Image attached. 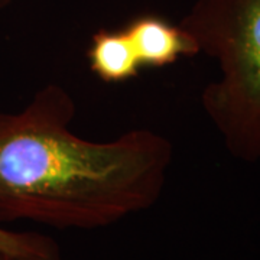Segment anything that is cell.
<instances>
[{"label":"cell","instance_id":"6da1fadb","mask_svg":"<svg viewBox=\"0 0 260 260\" xmlns=\"http://www.w3.org/2000/svg\"><path fill=\"white\" fill-rule=\"evenodd\" d=\"M74 116L73 95L58 84L39 88L19 112H0V225L97 230L158 203L171 142L149 129L84 139L70 129Z\"/></svg>","mask_w":260,"mask_h":260},{"label":"cell","instance_id":"7a4b0ae2","mask_svg":"<svg viewBox=\"0 0 260 260\" xmlns=\"http://www.w3.org/2000/svg\"><path fill=\"white\" fill-rule=\"evenodd\" d=\"M218 77L201 106L230 155L260 162V0H197L179 23Z\"/></svg>","mask_w":260,"mask_h":260},{"label":"cell","instance_id":"3957f363","mask_svg":"<svg viewBox=\"0 0 260 260\" xmlns=\"http://www.w3.org/2000/svg\"><path fill=\"white\" fill-rule=\"evenodd\" d=\"M142 67H167L182 56H194L198 47L181 25L153 15L139 16L124 28Z\"/></svg>","mask_w":260,"mask_h":260},{"label":"cell","instance_id":"277c9868","mask_svg":"<svg viewBox=\"0 0 260 260\" xmlns=\"http://www.w3.org/2000/svg\"><path fill=\"white\" fill-rule=\"evenodd\" d=\"M91 71L106 83H121L138 75L140 62L126 30L102 29L88 49Z\"/></svg>","mask_w":260,"mask_h":260},{"label":"cell","instance_id":"5b68a950","mask_svg":"<svg viewBox=\"0 0 260 260\" xmlns=\"http://www.w3.org/2000/svg\"><path fill=\"white\" fill-rule=\"evenodd\" d=\"M0 250L22 260H62L59 244L37 232H18L0 225Z\"/></svg>","mask_w":260,"mask_h":260},{"label":"cell","instance_id":"8992f818","mask_svg":"<svg viewBox=\"0 0 260 260\" xmlns=\"http://www.w3.org/2000/svg\"><path fill=\"white\" fill-rule=\"evenodd\" d=\"M0 260H22L16 257V256H13V254H10V253H6V251L0 250Z\"/></svg>","mask_w":260,"mask_h":260},{"label":"cell","instance_id":"52a82bcc","mask_svg":"<svg viewBox=\"0 0 260 260\" xmlns=\"http://www.w3.org/2000/svg\"><path fill=\"white\" fill-rule=\"evenodd\" d=\"M0 2H2V0H0Z\"/></svg>","mask_w":260,"mask_h":260}]
</instances>
